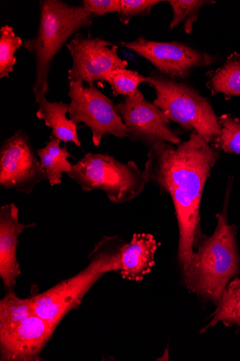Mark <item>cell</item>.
Wrapping results in <instances>:
<instances>
[{"label":"cell","mask_w":240,"mask_h":361,"mask_svg":"<svg viewBox=\"0 0 240 361\" xmlns=\"http://www.w3.org/2000/svg\"><path fill=\"white\" fill-rule=\"evenodd\" d=\"M37 224H23L19 220V209L15 204L0 208V277L4 287L13 290L21 274L17 259L20 235Z\"/></svg>","instance_id":"13"},{"label":"cell","mask_w":240,"mask_h":361,"mask_svg":"<svg viewBox=\"0 0 240 361\" xmlns=\"http://www.w3.org/2000/svg\"><path fill=\"white\" fill-rule=\"evenodd\" d=\"M116 109L122 117L127 137L132 141L140 142L148 147L158 142L175 145L182 142L170 128L168 118L148 102L140 90L126 97L124 102L116 105Z\"/></svg>","instance_id":"11"},{"label":"cell","mask_w":240,"mask_h":361,"mask_svg":"<svg viewBox=\"0 0 240 361\" xmlns=\"http://www.w3.org/2000/svg\"><path fill=\"white\" fill-rule=\"evenodd\" d=\"M159 3V0H121L119 20L123 25H127L134 17L149 15L152 8Z\"/></svg>","instance_id":"24"},{"label":"cell","mask_w":240,"mask_h":361,"mask_svg":"<svg viewBox=\"0 0 240 361\" xmlns=\"http://www.w3.org/2000/svg\"><path fill=\"white\" fill-rule=\"evenodd\" d=\"M165 3L173 11V18L170 23V28L174 29L182 23L187 35L192 32L194 24L196 23L202 8L216 4L215 1L206 0H169Z\"/></svg>","instance_id":"20"},{"label":"cell","mask_w":240,"mask_h":361,"mask_svg":"<svg viewBox=\"0 0 240 361\" xmlns=\"http://www.w3.org/2000/svg\"><path fill=\"white\" fill-rule=\"evenodd\" d=\"M61 142L51 135L46 146L37 151L42 167L51 186L61 184L63 174L70 173L73 168L72 163L68 161V158L73 157L65 147H60Z\"/></svg>","instance_id":"16"},{"label":"cell","mask_w":240,"mask_h":361,"mask_svg":"<svg viewBox=\"0 0 240 361\" xmlns=\"http://www.w3.org/2000/svg\"><path fill=\"white\" fill-rule=\"evenodd\" d=\"M149 148L143 172L148 182L160 187L173 201L179 231L177 259L183 277L206 237L201 229V197L220 150L195 133L178 145L158 142Z\"/></svg>","instance_id":"1"},{"label":"cell","mask_w":240,"mask_h":361,"mask_svg":"<svg viewBox=\"0 0 240 361\" xmlns=\"http://www.w3.org/2000/svg\"><path fill=\"white\" fill-rule=\"evenodd\" d=\"M120 45L144 57L159 73L175 80L187 78L196 69L209 67L218 61L217 56L179 42H158L139 37Z\"/></svg>","instance_id":"8"},{"label":"cell","mask_w":240,"mask_h":361,"mask_svg":"<svg viewBox=\"0 0 240 361\" xmlns=\"http://www.w3.org/2000/svg\"><path fill=\"white\" fill-rule=\"evenodd\" d=\"M220 133L213 145L226 153L240 154V119L229 114L219 117Z\"/></svg>","instance_id":"23"},{"label":"cell","mask_w":240,"mask_h":361,"mask_svg":"<svg viewBox=\"0 0 240 361\" xmlns=\"http://www.w3.org/2000/svg\"><path fill=\"white\" fill-rule=\"evenodd\" d=\"M38 105L37 118L44 121L46 126L52 129L51 136L65 143L72 142L78 147H82L77 123L66 116L70 104L62 102H49L44 97Z\"/></svg>","instance_id":"15"},{"label":"cell","mask_w":240,"mask_h":361,"mask_svg":"<svg viewBox=\"0 0 240 361\" xmlns=\"http://www.w3.org/2000/svg\"><path fill=\"white\" fill-rule=\"evenodd\" d=\"M216 305L210 323L200 334L207 332L220 322L227 326L240 328V279L236 278L229 283Z\"/></svg>","instance_id":"18"},{"label":"cell","mask_w":240,"mask_h":361,"mask_svg":"<svg viewBox=\"0 0 240 361\" xmlns=\"http://www.w3.org/2000/svg\"><path fill=\"white\" fill-rule=\"evenodd\" d=\"M103 82H108L115 97L120 95L130 97L139 91L142 83H146V77L139 72L119 68L107 73Z\"/></svg>","instance_id":"22"},{"label":"cell","mask_w":240,"mask_h":361,"mask_svg":"<svg viewBox=\"0 0 240 361\" xmlns=\"http://www.w3.org/2000/svg\"><path fill=\"white\" fill-rule=\"evenodd\" d=\"M146 83L155 90L153 104L170 121L210 144L220 135L219 117L208 98L196 90L156 72L146 77Z\"/></svg>","instance_id":"5"},{"label":"cell","mask_w":240,"mask_h":361,"mask_svg":"<svg viewBox=\"0 0 240 361\" xmlns=\"http://www.w3.org/2000/svg\"><path fill=\"white\" fill-rule=\"evenodd\" d=\"M70 118L77 123H84L91 128L92 142L99 147L106 135L118 138L127 137L122 117L116 106L95 86H85L80 82H70Z\"/></svg>","instance_id":"7"},{"label":"cell","mask_w":240,"mask_h":361,"mask_svg":"<svg viewBox=\"0 0 240 361\" xmlns=\"http://www.w3.org/2000/svg\"><path fill=\"white\" fill-rule=\"evenodd\" d=\"M35 37L25 39V49L36 63L37 77L32 92L38 104L49 90V72L55 56L77 32L91 26L93 16L82 6H72L61 0H41Z\"/></svg>","instance_id":"4"},{"label":"cell","mask_w":240,"mask_h":361,"mask_svg":"<svg viewBox=\"0 0 240 361\" xmlns=\"http://www.w3.org/2000/svg\"><path fill=\"white\" fill-rule=\"evenodd\" d=\"M125 243L118 236L103 238L90 253L85 269L30 298L34 312L57 327L68 313L81 305L86 294L103 276L118 273Z\"/></svg>","instance_id":"3"},{"label":"cell","mask_w":240,"mask_h":361,"mask_svg":"<svg viewBox=\"0 0 240 361\" xmlns=\"http://www.w3.org/2000/svg\"><path fill=\"white\" fill-rule=\"evenodd\" d=\"M56 328L37 314L0 328V360H41L42 353Z\"/></svg>","instance_id":"12"},{"label":"cell","mask_w":240,"mask_h":361,"mask_svg":"<svg viewBox=\"0 0 240 361\" xmlns=\"http://www.w3.org/2000/svg\"><path fill=\"white\" fill-rule=\"evenodd\" d=\"M31 298L22 299L9 290L0 301V328H5L35 314Z\"/></svg>","instance_id":"19"},{"label":"cell","mask_w":240,"mask_h":361,"mask_svg":"<svg viewBox=\"0 0 240 361\" xmlns=\"http://www.w3.org/2000/svg\"><path fill=\"white\" fill-rule=\"evenodd\" d=\"M82 6L93 17H101L108 13H119L121 0H84Z\"/></svg>","instance_id":"25"},{"label":"cell","mask_w":240,"mask_h":361,"mask_svg":"<svg viewBox=\"0 0 240 361\" xmlns=\"http://www.w3.org/2000/svg\"><path fill=\"white\" fill-rule=\"evenodd\" d=\"M72 58V67L68 71L70 82L93 85L103 82L104 76L116 69L126 68L128 62L118 53V45L100 38L77 34L66 44Z\"/></svg>","instance_id":"9"},{"label":"cell","mask_w":240,"mask_h":361,"mask_svg":"<svg viewBox=\"0 0 240 361\" xmlns=\"http://www.w3.org/2000/svg\"><path fill=\"white\" fill-rule=\"evenodd\" d=\"M207 76V87L213 95L222 94L227 99L240 96V54H231L221 68Z\"/></svg>","instance_id":"17"},{"label":"cell","mask_w":240,"mask_h":361,"mask_svg":"<svg viewBox=\"0 0 240 361\" xmlns=\"http://www.w3.org/2000/svg\"><path fill=\"white\" fill-rule=\"evenodd\" d=\"M67 176L83 190H101L110 202L120 204L136 199L148 183L134 161L123 163L109 154L91 152L77 161Z\"/></svg>","instance_id":"6"},{"label":"cell","mask_w":240,"mask_h":361,"mask_svg":"<svg viewBox=\"0 0 240 361\" xmlns=\"http://www.w3.org/2000/svg\"><path fill=\"white\" fill-rule=\"evenodd\" d=\"M44 180H47L46 173L27 133L17 130L0 149V186L30 194Z\"/></svg>","instance_id":"10"},{"label":"cell","mask_w":240,"mask_h":361,"mask_svg":"<svg viewBox=\"0 0 240 361\" xmlns=\"http://www.w3.org/2000/svg\"><path fill=\"white\" fill-rule=\"evenodd\" d=\"M229 182L217 224L212 236H206L195 250L187 274L182 277L187 288L205 302L220 299L231 280L240 274V253L234 225L229 224L227 212L231 192Z\"/></svg>","instance_id":"2"},{"label":"cell","mask_w":240,"mask_h":361,"mask_svg":"<svg viewBox=\"0 0 240 361\" xmlns=\"http://www.w3.org/2000/svg\"><path fill=\"white\" fill-rule=\"evenodd\" d=\"M23 44L12 26L6 25L0 28V78H9L13 72L17 62L15 53Z\"/></svg>","instance_id":"21"},{"label":"cell","mask_w":240,"mask_h":361,"mask_svg":"<svg viewBox=\"0 0 240 361\" xmlns=\"http://www.w3.org/2000/svg\"><path fill=\"white\" fill-rule=\"evenodd\" d=\"M158 243L150 234H134L122 249L121 264L118 274L123 279L139 282L152 271Z\"/></svg>","instance_id":"14"}]
</instances>
